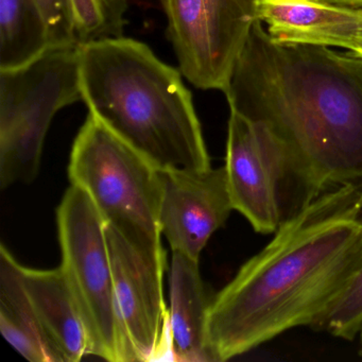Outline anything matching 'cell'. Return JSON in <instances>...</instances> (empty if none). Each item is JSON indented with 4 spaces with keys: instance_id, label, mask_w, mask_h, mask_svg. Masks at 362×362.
<instances>
[{
    "instance_id": "1",
    "label": "cell",
    "mask_w": 362,
    "mask_h": 362,
    "mask_svg": "<svg viewBox=\"0 0 362 362\" xmlns=\"http://www.w3.org/2000/svg\"><path fill=\"white\" fill-rule=\"evenodd\" d=\"M230 110L264 127L285 158L302 206L362 187V59L279 43L254 24L224 92Z\"/></svg>"
},
{
    "instance_id": "2",
    "label": "cell",
    "mask_w": 362,
    "mask_h": 362,
    "mask_svg": "<svg viewBox=\"0 0 362 362\" xmlns=\"http://www.w3.org/2000/svg\"><path fill=\"white\" fill-rule=\"evenodd\" d=\"M361 266V186L323 192L211 298L214 360L228 361L300 326L317 327Z\"/></svg>"
},
{
    "instance_id": "3",
    "label": "cell",
    "mask_w": 362,
    "mask_h": 362,
    "mask_svg": "<svg viewBox=\"0 0 362 362\" xmlns=\"http://www.w3.org/2000/svg\"><path fill=\"white\" fill-rule=\"evenodd\" d=\"M80 86L88 111L160 170H201L211 160L181 71L143 42L80 44Z\"/></svg>"
},
{
    "instance_id": "4",
    "label": "cell",
    "mask_w": 362,
    "mask_h": 362,
    "mask_svg": "<svg viewBox=\"0 0 362 362\" xmlns=\"http://www.w3.org/2000/svg\"><path fill=\"white\" fill-rule=\"evenodd\" d=\"M71 185L90 196L105 224L131 245L166 260L158 211V169L88 113L71 149Z\"/></svg>"
},
{
    "instance_id": "5",
    "label": "cell",
    "mask_w": 362,
    "mask_h": 362,
    "mask_svg": "<svg viewBox=\"0 0 362 362\" xmlns=\"http://www.w3.org/2000/svg\"><path fill=\"white\" fill-rule=\"evenodd\" d=\"M80 44L52 45L33 62L0 71V187L30 183L54 115L82 101Z\"/></svg>"
},
{
    "instance_id": "6",
    "label": "cell",
    "mask_w": 362,
    "mask_h": 362,
    "mask_svg": "<svg viewBox=\"0 0 362 362\" xmlns=\"http://www.w3.org/2000/svg\"><path fill=\"white\" fill-rule=\"evenodd\" d=\"M62 267L81 309L92 355L131 362L114 287L105 222L90 196L71 185L57 209Z\"/></svg>"
},
{
    "instance_id": "7",
    "label": "cell",
    "mask_w": 362,
    "mask_h": 362,
    "mask_svg": "<svg viewBox=\"0 0 362 362\" xmlns=\"http://www.w3.org/2000/svg\"><path fill=\"white\" fill-rule=\"evenodd\" d=\"M182 75L200 90L226 92L258 20L260 0H158Z\"/></svg>"
},
{
    "instance_id": "8",
    "label": "cell",
    "mask_w": 362,
    "mask_h": 362,
    "mask_svg": "<svg viewBox=\"0 0 362 362\" xmlns=\"http://www.w3.org/2000/svg\"><path fill=\"white\" fill-rule=\"evenodd\" d=\"M224 167L234 211L255 232L274 234L288 219L284 197L290 179L285 158L264 127L234 110L228 119Z\"/></svg>"
},
{
    "instance_id": "9",
    "label": "cell",
    "mask_w": 362,
    "mask_h": 362,
    "mask_svg": "<svg viewBox=\"0 0 362 362\" xmlns=\"http://www.w3.org/2000/svg\"><path fill=\"white\" fill-rule=\"evenodd\" d=\"M105 234L131 362L163 359L171 353L169 310L164 298L166 260L139 251L107 224Z\"/></svg>"
},
{
    "instance_id": "10",
    "label": "cell",
    "mask_w": 362,
    "mask_h": 362,
    "mask_svg": "<svg viewBox=\"0 0 362 362\" xmlns=\"http://www.w3.org/2000/svg\"><path fill=\"white\" fill-rule=\"evenodd\" d=\"M158 222L173 252L199 260L234 211L226 167L160 170Z\"/></svg>"
},
{
    "instance_id": "11",
    "label": "cell",
    "mask_w": 362,
    "mask_h": 362,
    "mask_svg": "<svg viewBox=\"0 0 362 362\" xmlns=\"http://www.w3.org/2000/svg\"><path fill=\"white\" fill-rule=\"evenodd\" d=\"M258 20L279 43L355 52L362 37V10L321 0H260Z\"/></svg>"
},
{
    "instance_id": "12",
    "label": "cell",
    "mask_w": 362,
    "mask_h": 362,
    "mask_svg": "<svg viewBox=\"0 0 362 362\" xmlns=\"http://www.w3.org/2000/svg\"><path fill=\"white\" fill-rule=\"evenodd\" d=\"M169 286L173 359L184 362H215L207 336L211 300L207 296L201 277L199 260L173 252Z\"/></svg>"
},
{
    "instance_id": "13",
    "label": "cell",
    "mask_w": 362,
    "mask_h": 362,
    "mask_svg": "<svg viewBox=\"0 0 362 362\" xmlns=\"http://www.w3.org/2000/svg\"><path fill=\"white\" fill-rule=\"evenodd\" d=\"M23 281L46 332L65 362L92 355V342L81 309L62 267L50 270L22 267Z\"/></svg>"
},
{
    "instance_id": "14",
    "label": "cell",
    "mask_w": 362,
    "mask_h": 362,
    "mask_svg": "<svg viewBox=\"0 0 362 362\" xmlns=\"http://www.w3.org/2000/svg\"><path fill=\"white\" fill-rule=\"evenodd\" d=\"M22 264L0 247V330L4 338L31 362H65L42 324L22 276Z\"/></svg>"
},
{
    "instance_id": "15",
    "label": "cell",
    "mask_w": 362,
    "mask_h": 362,
    "mask_svg": "<svg viewBox=\"0 0 362 362\" xmlns=\"http://www.w3.org/2000/svg\"><path fill=\"white\" fill-rule=\"evenodd\" d=\"M49 46L39 0H0V71L24 66Z\"/></svg>"
},
{
    "instance_id": "16",
    "label": "cell",
    "mask_w": 362,
    "mask_h": 362,
    "mask_svg": "<svg viewBox=\"0 0 362 362\" xmlns=\"http://www.w3.org/2000/svg\"><path fill=\"white\" fill-rule=\"evenodd\" d=\"M76 33L81 41L124 33L128 0H71Z\"/></svg>"
},
{
    "instance_id": "17",
    "label": "cell",
    "mask_w": 362,
    "mask_h": 362,
    "mask_svg": "<svg viewBox=\"0 0 362 362\" xmlns=\"http://www.w3.org/2000/svg\"><path fill=\"white\" fill-rule=\"evenodd\" d=\"M361 327L362 266L315 328L336 338L351 341L357 338Z\"/></svg>"
},
{
    "instance_id": "18",
    "label": "cell",
    "mask_w": 362,
    "mask_h": 362,
    "mask_svg": "<svg viewBox=\"0 0 362 362\" xmlns=\"http://www.w3.org/2000/svg\"><path fill=\"white\" fill-rule=\"evenodd\" d=\"M49 29L52 45L80 44L71 0H39Z\"/></svg>"
},
{
    "instance_id": "19",
    "label": "cell",
    "mask_w": 362,
    "mask_h": 362,
    "mask_svg": "<svg viewBox=\"0 0 362 362\" xmlns=\"http://www.w3.org/2000/svg\"><path fill=\"white\" fill-rule=\"evenodd\" d=\"M321 1L332 4V5L341 6V7L362 10V0H321Z\"/></svg>"
},
{
    "instance_id": "20",
    "label": "cell",
    "mask_w": 362,
    "mask_h": 362,
    "mask_svg": "<svg viewBox=\"0 0 362 362\" xmlns=\"http://www.w3.org/2000/svg\"><path fill=\"white\" fill-rule=\"evenodd\" d=\"M358 342H359V347H358V355L362 358V327L360 329L359 334L357 336Z\"/></svg>"
},
{
    "instance_id": "21",
    "label": "cell",
    "mask_w": 362,
    "mask_h": 362,
    "mask_svg": "<svg viewBox=\"0 0 362 362\" xmlns=\"http://www.w3.org/2000/svg\"><path fill=\"white\" fill-rule=\"evenodd\" d=\"M354 52L356 56L360 57V58L362 59V37L359 40V42H358L357 48H356L355 52Z\"/></svg>"
}]
</instances>
